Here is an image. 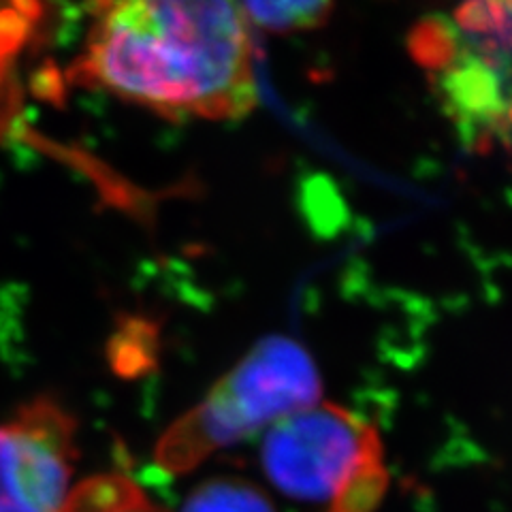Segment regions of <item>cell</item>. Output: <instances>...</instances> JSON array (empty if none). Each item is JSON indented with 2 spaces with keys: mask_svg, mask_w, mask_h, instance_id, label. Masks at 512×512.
Returning <instances> with one entry per match:
<instances>
[{
  "mask_svg": "<svg viewBox=\"0 0 512 512\" xmlns=\"http://www.w3.org/2000/svg\"><path fill=\"white\" fill-rule=\"evenodd\" d=\"M389 487L382 459L370 461L352 474L327 504V512H376Z\"/></svg>",
  "mask_w": 512,
  "mask_h": 512,
  "instance_id": "30bf717a",
  "label": "cell"
},
{
  "mask_svg": "<svg viewBox=\"0 0 512 512\" xmlns=\"http://www.w3.org/2000/svg\"><path fill=\"white\" fill-rule=\"evenodd\" d=\"M320 393L308 350L282 335L265 338L165 431L156 446L158 466L171 474L195 470L220 448L320 404Z\"/></svg>",
  "mask_w": 512,
  "mask_h": 512,
  "instance_id": "7a4b0ae2",
  "label": "cell"
},
{
  "mask_svg": "<svg viewBox=\"0 0 512 512\" xmlns=\"http://www.w3.org/2000/svg\"><path fill=\"white\" fill-rule=\"evenodd\" d=\"M408 52L419 67L431 73H446L459 58V41L453 28L440 18H425L408 35Z\"/></svg>",
  "mask_w": 512,
  "mask_h": 512,
  "instance_id": "9c48e42d",
  "label": "cell"
},
{
  "mask_svg": "<svg viewBox=\"0 0 512 512\" xmlns=\"http://www.w3.org/2000/svg\"><path fill=\"white\" fill-rule=\"evenodd\" d=\"M376 459H382L376 427L329 402L271 425L261 448L271 483L301 502L329 504L352 474Z\"/></svg>",
  "mask_w": 512,
  "mask_h": 512,
  "instance_id": "3957f363",
  "label": "cell"
},
{
  "mask_svg": "<svg viewBox=\"0 0 512 512\" xmlns=\"http://www.w3.org/2000/svg\"><path fill=\"white\" fill-rule=\"evenodd\" d=\"M62 512H158L131 478L101 474L79 483Z\"/></svg>",
  "mask_w": 512,
  "mask_h": 512,
  "instance_id": "8992f818",
  "label": "cell"
},
{
  "mask_svg": "<svg viewBox=\"0 0 512 512\" xmlns=\"http://www.w3.org/2000/svg\"><path fill=\"white\" fill-rule=\"evenodd\" d=\"M75 461V423L37 397L0 421V512H62Z\"/></svg>",
  "mask_w": 512,
  "mask_h": 512,
  "instance_id": "277c9868",
  "label": "cell"
},
{
  "mask_svg": "<svg viewBox=\"0 0 512 512\" xmlns=\"http://www.w3.org/2000/svg\"><path fill=\"white\" fill-rule=\"evenodd\" d=\"M242 9L250 24L276 35L320 28L333 13L331 3H246Z\"/></svg>",
  "mask_w": 512,
  "mask_h": 512,
  "instance_id": "ba28073f",
  "label": "cell"
},
{
  "mask_svg": "<svg viewBox=\"0 0 512 512\" xmlns=\"http://www.w3.org/2000/svg\"><path fill=\"white\" fill-rule=\"evenodd\" d=\"M71 77L167 118H244L256 105L250 22L224 0L96 5Z\"/></svg>",
  "mask_w": 512,
  "mask_h": 512,
  "instance_id": "6da1fadb",
  "label": "cell"
},
{
  "mask_svg": "<svg viewBox=\"0 0 512 512\" xmlns=\"http://www.w3.org/2000/svg\"><path fill=\"white\" fill-rule=\"evenodd\" d=\"M444 99L463 120H498L502 111L495 71L483 60L455 64L442 79Z\"/></svg>",
  "mask_w": 512,
  "mask_h": 512,
  "instance_id": "5b68a950",
  "label": "cell"
},
{
  "mask_svg": "<svg viewBox=\"0 0 512 512\" xmlns=\"http://www.w3.org/2000/svg\"><path fill=\"white\" fill-rule=\"evenodd\" d=\"M508 118H510V122H512V105H510V109H508Z\"/></svg>",
  "mask_w": 512,
  "mask_h": 512,
  "instance_id": "8fae6325",
  "label": "cell"
},
{
  "mask_svg": "<svg viewBox=\"0 0 512 512\" xmlns=\"http://www.w3.org/2000/svg\"><path fill=\"white\" fill-rule=\"evenodd\" d=\"M180 512H276V508L248 480L214 478L192 491Z\"/></svg>",
  "mask_w": 512,
  "mask_h": 512,
  "instance_id": "52a82bcc",
  "label": "cell"
}]
</instances>
